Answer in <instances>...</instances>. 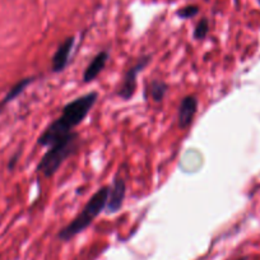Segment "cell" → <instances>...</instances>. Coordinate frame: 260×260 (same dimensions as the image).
I'll list each match as a JSON object with an SVG mask.
<instances>
[{
  "label": "cell",
  "mask_w": 260,
  "mask_h": 260,
  "mask_svg": "<svg viewBox=\"0 0 260 260\" xmlns=\"http://www.w3.org/2000/svg\"><path fill=\"white\" fill-rule=\"evenodd\" d=\"M97 100L99 93L89 92L65 105L61 115L44 130V133L37 139V143L41 147H51L52 144L73 133L74 127L78 126L86 119Z\"/></svg>",
  "instance_id": "1"
},
{
  "label": "cell",
  "mask_w": 260,
  "mask_h": 260,
  "mask_svg": "<svg viewBox=\"0 0 260 260\" xmlns=\"http://www.w3.org/2000/svg\"><path fill=\"white\" fill-rule=\"evenodd\" d=\"M110 186H102L92 195L84 208L82 209L81 213L65 227H62L57 234V237L61 241H69L77 235L83 232L84 230L88 229L92 222L102 213L107 204V198H109Z\"/></svg>",
  "instance_id": "2"
},
{
  "label": "cell",
  "mask_w": 260,
  "mask_h": 260,
  "mask_svg": "<svg viewBox=\"0 0 260 260\" xmlns=\"http://www.w3.org/2000/svg\"><path fill=\"white\" fill-rule=\"evenodd\" d=\"M78 133H72L61 141L56 142L49 147V151L44 154L41 162L37 166V171L41 172L45 177H51L60 169L64 161L72 156L78 148Z\"/></svg>",
  "instance_id": "3"
},
{
  "label": "cell",
  "mask_w": 260,
  "mask_h": 260,
  "mask_svg": "<svg viewBox=\"0 0 260 260\" xmlns=\"http://www.w3.org/2000/svg\"><path fill=\"white\" fill-rule=\"evenodd\" d=\"M151 55L142 56L132 68L127 69L124 78H122L121 84H120L119 87V96L121 97L122 100L127 101V100L133 99L134 93H136L137 91V77H138V74L146 68L149 62H151Z\"/></svg>",
  "instance_id": "4"
},
{
  "label": "cell",
  "mask_w": 260,
  "mask_h": 260,
  "mask_svg": "<svg viewBox=\"0 0 260 260\" xmlns=\"http://www.w3.org/2000/svg\"><path fill=\"white\" fill-rule=\"evenodd\" d=\"M126 195V185L120 176H116L112 181V185L109 190V198H107L106 211L107 213H116L121 209L122 203Z\"/></svg>",
  "instance_id": "5"
},
{
  "label": "cell",
  "mask_w": 260,
  "mask_h": 260,
  "mask_svg": "<svg viewBox=\"0 0 260 260\" xmlns=\"http://www.w3.org/2000/svg\"><path fill=\"white\" fill-rule=\"evenodd\" d=\"M198 111V100L194 96H185L181 100L177 111V120H179V126L181 129H186L192 124L195 115Z\"/></svg>",
  "instance_id": "6"
},
{
  "label": "cell",
  "mask_w": 260,
  "mask_h": 260,
  "mask_svg": "<svg viewBox=\"0 0 260 260\" xmlns=\"http://www.w3.org/2000/svg\"><path fill=\"white\" fill-rule=\"evenodd\" d=\"M74 39L73 36L67 37L61 44L59 45V47L55 51L54 56L51 60V69L54 73H60L65 69V67L68 65L69 62V56H71V52L73 50L74 46Z\"/></svg>",
  "instance_id": "7"
},
{
  "label": "cell",
  "mask_w": 260,
  "mask_h": 260,
  "mask_svg": "<svg viewBox=\"0 0 260 260\" xmlns=\"http://www.w3.org/2000/svg\"><path fill=\"white\" fill-rule=\"evenodd\" d=\"M109 51H100L96 56L92 59L88 67L86 68L83 73V82L84 83H89V82L94 81L99 77V74L104 71L106 67V62L109 61Z\"/></svg>",
  "instance_id": "8"
},
{
  "label": "cell",
  "mask_w": 260,
  "mask_h": 260,
  "mask_svg": "<svg viewBox=\"0 0 260 260\" xmlns=\"http://www.w3.org/2000/svg\"><path fill=\"white\" fill-rule=\"evenodd\" d=\"M34 79L35 78H24V79H22V81H19L18 83L14 84V86L12 87L11 89H9V92H8V93H7V96L4 97V100H3V101H2L0 106H3V105L9 104V102L13 101V100L16 99V97H18L19 94H21L22 92H23L24 89H26V87L29 86V84H31L32 82H34Z\"/></svg>",
  "instance_id": "9"
},
{
  "label": "cell",
  "mask_w": 260,
  "mask_h": 260,
  "mask_svg": "<svg viewBox=\"0 0 260 260\" xmlns=\"http://www.w3.org/2000/svg\"><path fill=\"white\" fill-rule=\"evenodd\" d=\"M167 89H169L167 83H165L164 81H159V79H154L149 84L148 91L154 102H161L165 99V96H166Z\"/></svg>",
  "instance_id": "10"
},
{
  "label": "cell",
  "mask_w": 260,
  "mask_h": 260,
  "mask_svg": "<svg viewBox=\"0 0 260 260\" xmlns=\"http://www.w3.org/2000/svg\"><path fill=\"white\" fill-rule=\"evenodd\" d=\"M209 32V21L207 18L201 19L194 29V39L203 40L206 39Z\"/></svg>",
  "instance_id": "11"
},
{
  "label": "cell",
  "mask_w": 260,
  "mask_h": 260,
  "mask_svg": "<svg viewBox=\"0 0 260 260\" xmlns=\"http://www.w3.org/2000/svg\"><path fill=\"white\" fill-rule=\"evenodd\" d=\"M199 13V8L197 6H186L177 11V16L182 19H189Z\"/></svg>",
  "instance_id": "12"
},
{
  "label": "cell",
  "mask_w": 260,
  "mask_h": 260,
  "mask_svg": "<svg viewBox=\"0 0 260 260\" xmlns=\"http://www.w3.org/2000/svg\"><path fill=\"white\" fill-rule=\"evenodd\" d=\"M236 260H247V257L246 256H241V257H239V259H236Z\"/></svg>",
  "instance_id": "13"
},
{
  "label": "cell",
  "mask_w": 260,
  "mask_h": 260,
  "mask_svg": "<svg viewBox=\"0 0 260 260\" xmlns=\"http://www.w3.org/2000/svg\"><path fill=\"white\" fill-rule=\"evenodd\" d=\"M259 2H260V0H259Z\"/></svg>",
  "instance_id": "14"
}]
</instances>
